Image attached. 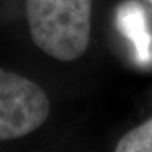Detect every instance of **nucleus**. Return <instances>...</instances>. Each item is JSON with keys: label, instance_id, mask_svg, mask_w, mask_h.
<instances>
[{"label": "nucleus", "instance_id": "1", "mask_svg": "<svg viewBox=\"0 0 152 152\" xmlns=\"http://www.w3.org/2000/svg\"><path fill=\"white\" fill-rule=\"evenodd\" d=\"M93 0H27L32 41L47 56L71 62L86 52L91 34Z\"/></svg>", "mask_w": 152, "mask_h": 152}, {"label": "nucleus", "instance_id": "2", "mask_svg": "<svg viewBox=\"0 0 152 152\" xmlns=\"http://www.w3.org/2000/svg\"><path fill=\"white\" fill-rule=\"evenodd\" d=\"M45 90L32 80L0 69V141L24 137L43 126L50 115Z\"/></svg>", "mask_w": 152, "mask_h": 152}, {"label": "nucleus", "instance_id": "3", "mask_svg": "<svg viewBox=\"0 0 152 152\" xmlns=\"http://www.w3.org/2000/svg\"><path fill=\"white\" fill-rule=\"evenodd\" d=\"M115 24L121 34L133 48V60L140 66L152 64V33L145 8L136 0L119 4L115 12Z\"/></svg>", "mask_w": 152, "mask_h": 152}, {"label": "nucleus", "instance_id": "4", "mask_svg": "<svg viewBox=\"0 0 152 152\" xmlns=\"http://www.w3.org/2000/svg\"><path fill=\"white\" fill-rule=\"evenodd\" d=\"M117 152H152V118L127 132L115 146Z\"/></svg>", "mask_w": 152, "mask_h": 152}, {"label": "nucleus", "instance_id": "5", "mask_svg": "<svg viewBox=\"0 0 152 152\" xmlns=\"http://www.w3.org/2000/svg\"><path fill=\"white\" fill-rule=\"evenodd\" d=\"M146 1H147V3H148V4H150V5H151V8H152V0H146Z\"/></svg>", "mask_w": 152, "mask_h": 152}]
</instances>
